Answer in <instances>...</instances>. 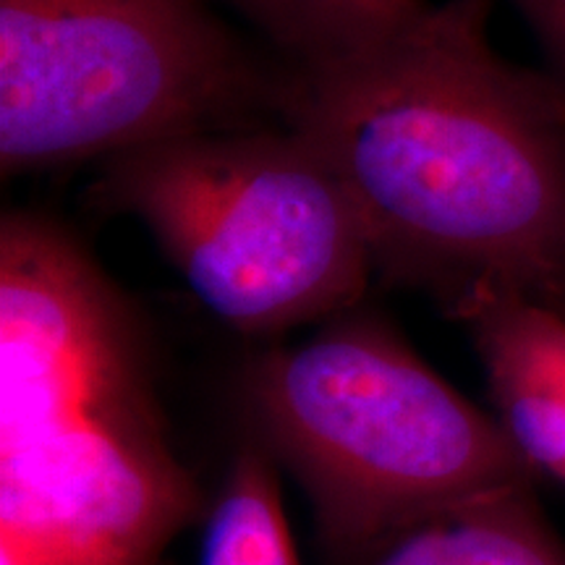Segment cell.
<instances>
[{
    "label": "cell",
    "mask_w": 565,
    "mask_h": 565,
    "mask_svg": "<svg viewBox=\"0 0 565 565\" xmlns=\"http://www.w3.org/2000/svg\"><path fill=\"white\" fill-rule=\"evenodd\" d=\"M288 84L207 0H0V171L265 126Z\"/></svg>",
    "instance_id": "5"
},
{
    "label": "cell",
    "mask_w": 565,
    "mask_h": 565,
    "mask_svg": "<svg viewBox=\"0 0 565 565\" xmlns=\"http://www.w3.org/2000/svg\"><path fill=\"white\" fill-rule=\"evenodd\" d=\"M557 312H563V315H565V296H563V301H561V309H557Z\"/></svg>",
    "instance_id": "11"
},
{
    "label": "cell",
    "mask_w": 565,
    "mask_h": 565,
    "mask_svg": "<svg viewBox=\"0 0 565 565\" xmlns=\"http://www.w3.org/2000/svg\"><path fill=\"white\" fill-rule=\"evenodd\" d=\"M291 55L320 68L383 45L429 11V0H225Z\"/></svg>",
    "instance_id": "8"
},
{
    "label": "cell",
    "mask_w": 565,
    "mask_h": 565,
    "mask_svg": "<svg viewBox=\"0 0 565 565\" xmlns=\"http://www.w3.org/2000/svg\"><path fill=\"white\" fill-rule=\"evenodd\" d=\"M137 309L71 231L0 221V565H158L194 519Z\"/></svg>",
    "instance_id": "2"
},
{
    "label": "cell",
    "mask_w": 565,
    "mask_h": 565,
    "mask_svg": "<svg viewBox=\"0 0 565 565\" xmlns=\"http://www.w3.org/2000/svg\"><path fill=\"white\" fill-rule=\"evenodd\" d=\"M244 395L345 553L374 555L422 521L534 479L500 422L362 307L254 359Z\"/></svg>",
    "instance_id": "3"
},
{
    "label": "cell",
    "mask_w": 565,
    "mask_h": 565,
    "mask_svg": "<svg viewBox=\"0 0 565 565\" xmlns=\"http://www.w3.org/2000/svg\"><path fill=\"white\" fill-rule=\"evenodd\" d=\"M529 19L555 66V79L565 89V0H513Z\"/></svg>",
    "instance_id": "10"
},
{
    "label": "cell",
    "mask_w": 565,
    "mask_h": 565,
    "mask_svg": "<svg viewBox=\"0 0 565 565\" xmlns=\"http://www.w3.org/2000/svg\"><path fill=\"white\" fill-rule=\"evenodd\" d=\"M450 312L482 359L500 427L534 471L565 484V315L494 288H479Z\"/></svg>",
    "instance_id": "6"
},
{
    "label": "cell",
    "mask_w": 565,
    "mask_h": 565,
    "mask_svg": "<svg viewBox=\"0 0 565 565\" xmlns=\"http://www.w3.org/2000/svg\"><path fill=\"white\" fill-rule=\"evenodd\" d=\"M92 194L145 225L204 309L244 335L362 307L377 273L341 179L286 124L137 147L105 160Z\"/></svg>",
    "instance_id": "4"
},
{
    "label": "cell",
    "mask_w": 565,
    "mask_h": 565,
    "mask_svg": "<svg viewBox=\"0 0 565 565\" xmlns=\"http://www.w3.org/2000/svg\"><path fill=\"white\" fill-rule=\"evenodd\" d=\"M370 557L366 565H565V547L524 487L422 521Z\"/></svg>",
    "instance_id": "7"
},
{
    "label": "cell",
    "mask_w": 565,
    "mask_h": 565,
    "mask_svg": "<svg viewBox=\"0 0 565 565\" xmlns=\"http://www.w3.org/2000/svg\"><path fill=\"white\" fill-rule=\"evenodd\" d=\"M196 565H299L270 461L242 450L207 515Z\"/></svg>",
    "instance_id": "9"
},
{
    "label": "cell",
    "mask_w": 565,
    "mask_h": 565,
    "mask_svg": "<svg viewBox=\"0 0 565 565\" xmlns=\"http://www.w3.org/2000/svg\"><path fill=\"white\" fill-rule=\"evenodd\" d=\"M490 9L443 0L372 51L291 66L280 121L341 179L383 278L448 309L479 288L561 309L565 89L494 51Z\"/></svg>",
    "instance_id": "1"
}]
</instances>
